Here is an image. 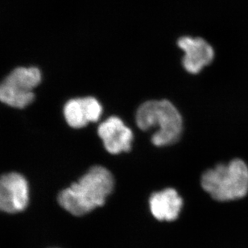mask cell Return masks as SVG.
<instances>
[{"label": "cell", "mask_w": 248, "mask_h": 248, "mask_svg": "<svg viewBox=\"0 0 248 248\" xmlns=\"http://www.w3.org/2000/svg\"><path fill=\"white\" fill-rule=\"evenodd\" d=\"M102 113V106L93 97L74 98L69 100L64 108L65 120L74 128H81L89 123L98 122Z\"/></svg>", "instance_id": "8"}, {"label": "cell", "mask_w": 248, "mask_h": 248, "mask_svg": "<svg viewBox=\"0 0 248 248\" xmlns=\"http://www.w3.org/2000/svg\"><path fill=\"white\" fill-rule=\"evenodd\" d=\"M114 186L112 173L108 169L96 165L78 182L62 190L58 195V203L71 215L83 216L104 205L107 197L112 193Z\"/></svg>", "instance_id": "1"}, {"label": "cell", "mask_w": 248, "mask_h": 248, "mask_svg": "<svg viewBox=\"0 0 248 248\" xmlns=\"http://www.w3.org/2000/svg\"><path fill=\"white\" fill-rule=\"evenodd\" d=\"M151 212L160 221H173L177 219L182 210L183 201L173 188L154 193L151 196Z\"/></svg>", "instance_id": "9"}, {"label": "cell", "mask_w": 248, "mask_h": 248, "mask_svg": "<svg viewBox=\"0 0 248 248\" xmlns=\"http://www.w3.org/2000/svg\"><path fill=\"white\" fill-rule=\"evenodd\" d=\"M177 45L186 53L183 58V66L190 74H198L215 58L212 47L202 38L185 36L178 40Z\"/></svg>", "instance_id": "7"}, {"label": "cell", "mask_w": 248, "mask_h": 248, "mask_svg": "<svg viewBox=\"0 0 248 248\" xmlns=\"http://www.w3.org/2000/svg\"><path fill=\"white\" fill-rule=\"evenodd\" d=\"M29 184L24 176L17 172L6 173L0 177V211L17 214L29 205Z\"/></svg>", "instance_id": "5"}, {"label": "cell", "mask_w": 248, "mask_h": 248, "mask_svg": "<svg viewBox=\"0 0 248 248\" xmlns=\"http://www.w3.org/2000/svg\"><path fill=\"white\" fill-rule=\"evenodd\" d=\"M136 121L143 131L155 126L159 130L152 136V142L157 147L171 145L178 142L183 130L182 115L168 100L147 101L136 111Z\"/></svg>", "instance_id": "2"}, {"label": "cell", "mask_w": 248, "mask_h": 248, "mask_svg": "<svg viewBox=\"0 0 248 248\" xmlns=\"http://www.w3.org/2000/svg\"><path fill=\"white\" fill-rule=\"evenodd\" d=\"M98 134L110 154L131 151L133 133L120 118L112 116L98 126Z\"/></svg>", "instance_id": "6"}, {"label": "cell", "mask_w": 248, "mask_h": 248, "mask_svg": "<svg viewBox=\"0 0 248 248\" xmlns=\"http://www.w3.org/2000/svg\"><path fill=\"white\" fill-rule=\"evenodd\" d=\"M201 184L218 202L241 199L248 193V166L241 159L232 160L228 165L219 164L203 173Z\"/></svg>", "instance_id": "3"}, {"label": "cell", "mask_w": 248, "mask_h": 248, "mask_svg": "<svg viewBox=\"0 0 248 248\" xmlns=\"http://www.w3.org/2000/svg\"><path fill=\"white\" fill-rule=\"evenodd\" d=\"M41 81L37 68H16L0 83V101L12 108H24L33 102V90Z\"/></svg>", "instance_id": "4"}]
</instances>
